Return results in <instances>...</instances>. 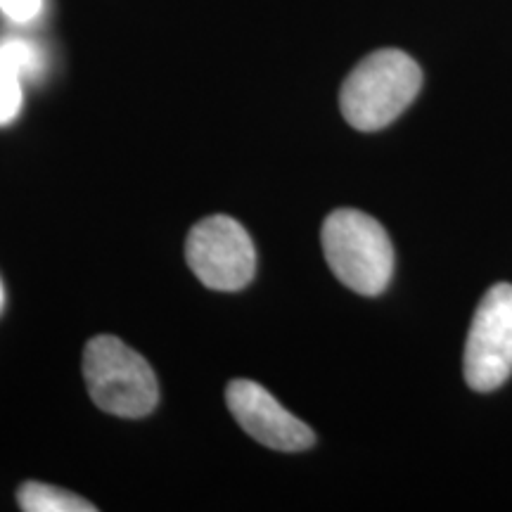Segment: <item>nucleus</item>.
<instances>
[{
	"mask_svg": "<svg viewBox=\"0 0 512 512\" xmlns=\"http://www.w3.org/2000/svg\"><path fill=\"white\" fill-rule=\"evenodd\" d=\"M422 72L403 50L384 48L356 64L339 91L344 119L358 131H380L418 98Z\"/></svg>",
	"mask_w": 512,
	"mask_h": 512,
	"instance_id": "nucleus-1",
	"label": "nucleus"
},
{
	"mask_svg": "<svg viewBox=\"0 0 512 512\" xmlns=\"http://www.w3.org/2000/svg\"><path fill=\"white\" fill-rule=\"evenodd\" d=\"M323 252L339 283L366 297L387 290L394 273V247L373 216L337 209L323 223Z\"/></svg>",
	"mask_w": 512,
	"mask_h": 512,
	"instance_id": "nucleus-2",
	"label": "nucleus"
},
{
	"mask_svg": "<svg viewBox=\"0 0 512 512\" xmlns=\"http://www.w3.org/2000/svg\"><path fill=\"white\" fill-rule=\"evenodd\" d=\"M83 377L98 408L119 418H145L159 401V384L150 363L119 337L98 335L86 344Z\"/></svg>",
	"mask_w": 512,
	"mask_h": 512,
	"instance_id": "nucleus-3",
	"label": "nucleus"
},
{
	"mask_svg": "<svg viewBox=\"0 0 512 512\" xmlns=\"http://www.w3.org/2000/svg\"><path fill=\"white\" fill-rule=\"evenodd\" d=\"M185 259L202 285L219 292H238L252 283L256 249L245 226L230 216H209L190 230Z\"/></svg>",
	"mask_w": 512,
	"mask_h": 512,
	"instance_id": "nucleus-4",
	"label": "nucleus"
},
{
	"mask_svg": "<svg viewBox=\"0 0 512 512\" xmlns=\"http://www.w3.org/2000/svg\"><path fill=\"white\" fill-rule=\"evenodd\" d=\"M465 380L477 392H494L512 375V285L484 294L465 344Z\"/></svg>",
	"mask_w": 512,
	"mask_h": 512,
	"instance_id": "nucleus-5",
	"label": "nucleus"
},
{
	"mask_svg": "<svg viewBox=\"0 0 512 512\" xmlns=\"http://www.w3.org/2000/svg\"><path fill=\"white\" fill-rule=\"evenodd\" d=\"M226 403L249 437L273 451H306L316 441L311 427L280 406L261 384L233 380L226 389Z\"/></svg>",
	"mask_w": 512,
	"mask_h": 512,
	"instance_id": "nucleus-6",
	"label": "nucleus"
},
{
	"mask_svg": "<svg viewBox=\"0 0 512 512\" xmlns=\"http://www.w3.org/2000/svg\"><path fill=\"white\" fill-rule=\"evenodd\" d=\"M17 503L27 512H95V505L88 503L86 498L41 482L19 486Z\"/></svg>",
	"mask_w": 512,
	"mask_h": 512,
	"instance_id": "nucleus-7",
	"label": "nucleus"
},
{
	"mask_svg": "<svg viewBox=\"0 0 512 512\" xmlns=\"http://www.w3.org/2000/svg\"><path fill=\"white\" fill-rule=\"evenodd\" d=\"M0 48L5 50V55L10 57V62L15 64L17 74L22 76V81H38L41 74L46 72V55L29 38L19 36H5L0 41Z\"/></svg>",
	"mask_w": 512,
	"mask_h": 512,
	"instance_id": "nucleus-8",
	"label": "nucleus"
},
{
	"mask_svg": "<svg viewBox=\"0 0 512 512\" xmlns=\"http://www.w3.org/2000/svg\"><path fill=\"white\" fill-rule=\"evenodd\" d=\"M22 76L17 74L15 64L0 48V126L12 124L22 110Z\"/></svg>",
	"mask_w": 512,
	"mask_h": 512,
	"instance_id": "nucleus-9",
	"label": "nucleus"
},
{
	"mask_svg": "<svg viewBox=\"0 0 512 512\" xmlns=\"http://www.w3.org/2000/svg\"><path fill=\"white\" fill-rule=\"evenodd\" d=\"M43 0H0V12L17 24H29L41 15Z\"/></svg>",
	"mask_w": 512,
	"mask_h": 512,
	"instance_id": "nucleus-10",
	"label": "nucleus"
},
{
	"mask_svg": "<svg viewBox=\"0 0 512 512\" xmlns=\"http://www.w3.org/2000/svg\"><path fill=\"white\" fill-rule=\"evenodd\" d=\"M3 306H5V287L0 283V311H3Z\"/></svg>",
	"mask_w": 512,
	"mask_h": 512,
	"instance_id": "nucleus-11",
	"label": "nucleus"
}]
</instances>
